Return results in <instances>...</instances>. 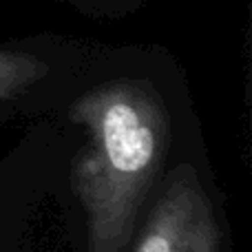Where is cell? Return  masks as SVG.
Masks as SVG:
<instances>
[{
  "label": "cell",
  "mask_w": 252,
  "mask_h": 252,
  "mask_svg": "<svg viewBox=\"0 0 252 252\" xmlns=\"http://www.w3.org/2000/svg\"><path fill=\"white\" fill-rule=\"evenodd\" d=\"M89 128L75 184L91 217V252H120L168 148L166 113L148 91L120 84L73 111Z\"/></svg>",
  "instance_id": "6da1fadb"
},
{
  "label": "cell",
  "mask_w": 252,
  "mask_h": 252,
  "mask_svg": "<svg viewBox=\"0 0 252 252\" xmlns=\"http://www.w3.org/2000/svg\"><path fill=\"white\" fill-rule=\"evenodd\" d=\"M217 228L195 177H179L155 206L135 252H215Z\"/></svg>",
  "instance_id": "7a4b0ae2"
},
{
  "label": "cell",
  "mask_w": 252,
  "mask_h": 252,
  "mask_svg": "<svg viewBox=\"0 0 252 252\" xmlns=\"http://www.w3.org/2000/svg\"><path fill=\"white\" fill-rule=\"evenodd\" d=\"M22 60H11V58L0 56V93L4 89V82L7 80H20L22 78Z\"/></svg>",
  "instance_id": "3957f363"
}]
</instances>
